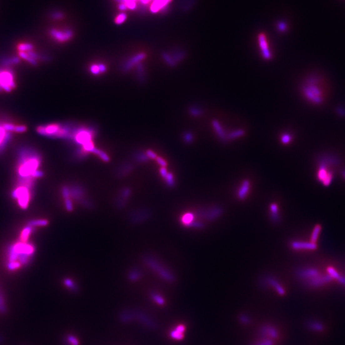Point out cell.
Returning <instances> with one entry per match:
<instances>
[{"label":"cell","mask_w":345,"mask_h":345,"mask_svg":"<svg viewBox=\"0 0 345 345\" xmlns=\"http://www.w3.org/2000/svg\"><path fill=\"white\" fill-rule=\"evenodd\" d=\"M316 80H312L303 88V92L307 99L315 104H320L323 100V94L321 89L314 84Z\"/></svg>","instance_id":"cell-4"},{"label":"cell","mask_w":345,"mask_h":345,"mask_svg":"<svg viewBox=\"0 0 345 345\" xmlns=\"http://www.w3.org/2000/svg\"><path fill=\"white\" fill-rule=\"evenodd\" d=\"M37 132L42 136L55 137L60 138H72V134H70V129L67 126L59 124H50L47 125H40L37 129Z\"/></svg>","instance_id":"cell-2"},{"label":"cell","mask_w":345,"mask_h":345,"mask_svg":"<svg viewBox=\"0 0 345 345\" xmlns=\"http://www.w3.org/2000/svg\"><path fill=\"white\" fill-rule=\"evenodd\" d=\"M328 173V171L327 170V167L325 166V164L322 163L321 164V166L319 168V170H318V173H317V178H318V180L320 182H322L323 181V180L327 176Z\"/></svg>","instance_id":"cell-31"},{"label":"cell","mask_w":345,"mask_h":345,"mask_svg":"<svg viewBox=\"0 0 345 345\" xmlns=\"http://www.w3.org/2000/svg\"><path fill=\"white\" fill-rule=\"evenodd\" d=\"M65 205L67 211L68 212H71L73 211V205L72 202L70 200V198H67L65 200Z\"/></svg>","instance_id":"cell-48"},{"label":"cell","mask_w":345,"mask_h":345,"mask_svg":"<svg viewBox=\"0 0 345 345\" xmlns=\"http://www.w3.org/2000/svg\"><path fill=\"white\" fill-rule=\"evenodd\" d=\"M21 264L19 262H16V261H13V262H10L9 263V265H8V268L11 270H13V269H15V268H19Z\"/></svg>","instance_id":"cell-55"},{"label":"cell","mask_w":345,"mask_h":345,"mask_svg":"<svg viewBox=\"0 0 345 345\" xmlns=\"http://www.w3.org/2000/svg\"><path fill=\"white\" fill-rule=\"evenodd\" d=\"M10 140V132H7L3 127V124L0 125V150L3 148Z\"/></svg>","instance_id":"cell-22"},{"label":"cell","mask_w":345,"mask_h":345,"mask_svg":"<svg viewBox=\"0 0 345 345\" xmlns=\"http://www.w3.org/2000/svg\"><path fill=\"white\" fill-rule=\"evenodd\" d=\"M150 296H151L152 298L154 300V301L157 304H158L159 305H164L165 304L164 299L160 295H159L158 293L153 292V293H151Z\"/></svg>","instance_id":"cell-37"},{"label":"cell","mask_w":345,"mask_h":345,"mask_svg":"<svg viewBox=\"0 0 345 345\" xmlns=\"http://www.w3.org/2000/svg\"><path fill=\"white\" fill-rule=\"evenodd\" d=\"M16 88L14 75L9 69H0V90L10 92Z\"/></svg>","instance_id":"cell-5"},{"label":"cell","mask_w":345,"mask_h":345,"mask_svg":"<svg viewBox=\"0 0 345 345\" xmlns=\"http://www.w3.org/2000/svg\"><path fill=\"white\" fill-rule=\"evenodd\" d=\"M322 228L321 226V225H320V224L315 225V226L314 227V228L312 231L311 235V242L317 244L318 240L319 235H320V232L322 231Z\"/></svg>","instance_id":"cell-29"},{"label":"cell","mask_w":345,"mask_h":345,"mask_svg":"<svg viewBox=\"0 0 345 345\" xmlns=\"http://www.w3.org/2000/svg\"><path fill=\"white\" fill-rule=\"evenodd\" d=\"M270 210L271 213L272 221L275 222H278L280 221V217L279 215L278 206L276 203H272L270 206Z\"/></svg>","instance_id":"cell-30"},{"label":"cell","mask_w":345,"mask_h":345,"mask_svg":"<svg viewBox=\"0 0 345 345\" xmlns=\"http://www.w3.org/2000/svg\"><path fill=\"white\" fill-rule=\"evenodd\" d=\"M297 275L299 277L304 279H311L319 275V272L315 268H304L299 270L297 272Z\"/></svg>","instance_id":"cell-16"},{"label":"cell","mask_w":345,"mask_h":345,"mask_svg":"<svg viewBox=\"0 0 345 345\" xmlns=\"http://www.w3.org/2000/svg\"><path fill=\"white\" fill-rule=\"evenodd\" d=\"M171 0H155L151 6V10L153 12H157L166 6Z\"/></svg>","instance_id":"cell-26"},{"label":"cell","mask_w":345,"mask_h":345,"mask_svg":"<svg viewBox=\"0 0 345 345\" xmlns=\"http://www.w3.org/2000/svg\"><path fill=\"white\" fill-rule=\"evenodd\" d=\"M146 57V55L145 53H140L136 56H134L132 58L129 59V61H127L124 66V70H129L131 68H132L133 66L136 65V63H139L143 59H144Z\"/></svg>","instance_id":"cell-18"},{"label":"cell","mask_w":345,"mask_h":345,"mask_svg":"<svg viewBox=\"0 0 345 345\" xmlns=\"http://www.w3.org/2000/svg\"><path fill=\"white\" fill-rule=\"evenodd\" d=\"M157 163L160 165V166L162 167V168H166L167 166L168 165V163L166 162V161L164 159H163L162 158L160 157H157Z\"/></svg>","instance_id":"cell-51"},{"label":"cell","mask_w":345,"mask_h":345,"mask_svg":"<svg viewBox=\"0 0 345 345\" xmlns=\"http://www.w3.org/2000/svg\"><path fill=\"white\" fill-rule=\"evenodd\" d=\"M50 35L52 38L59 42H65L70 39L72 37V32L70 29L59 30L57 29H52L50 30Z\"/></svg>","instance_id":"cell-11"},{"label":"cell","mask_w":345,"mask_h":345,"mask_svg":"<svg viewBox=\"0 0 345 345\" xmlns=\"http://www.w3.org/2000/svg\"><path fill=\"white\" fill-rule=\"evenodd\" d=\"M48 224V222L46 220H35L29 222V226H46Z\"/></svg>","instance_id":"cell-42"},{"label":"cell","mask_w":345,"mask_h":345,"mask_svg":"<svg viewBox=\"0 0 345 345\" xmlns=\"http://www.w3.org/2000/svg\"><path fill=\"white\" fill-rule=\"evenodd\" d=\"M146 155L148 157L149 159H157V155H156L153 151L150 150H146Z\"/></svg>","instance_id":"cell-54"},{"label":"cell","mask_w":345,"mask_h":345,"mask_svg":"<svg viewBox=\"0 0 345 345\" xmlns=\"http://www.w3.org/2000/svg\"><path fill=\"white\" fill-rule=\"evenodd\" d=\"M68 341L70 342V343L72 345H78L79 344L78 340L73 336H69L68 337Z\"/></svg>","instance_id":"cell-57"},{"label":"cell","mask_w":345,"mask_h":345,"mask_svg":"<svg viewBox=\"0 0 345 345\" xmlns=\"http://www.w3.org/2000/svg\"><path fill=\"white\" fill-rule=\"evenodd\" d=\"M195 216L192 213H186L182 217V222L185 225V226H187L190 224H191L193 221H194Z\"/></svg>","instance_id":"cell-32"},{"label":"cell","mask_w":345,"mask_h":345,"mask_svg":"<svg viewBox=\"0 0 345 345\" xmlns=\"http://www.w3.org/2000/svg\"><path fill=\"white\" fill-rule=\"evenodd\" d=\"M185 326L184 325H180L171 332L170 336L174 339L182 340L184 337V333L185 332Z\"/></svg>","instance_id":"cell-23"},{"label":"cell","mask_w":345,"mask_h":345,"mask_svg":"<svg viewBox=\"0 0 345 345\" xmlns=\"http://www.w3.org/2000/svg\"><path fill=\"white\" fill-rule=\"evenodd\" d=\"M307 327L314 331L322 332L323 331L324 326L322 323L317 321H309L307 323Z\"/></svg>","instance_id":"cell-28"},{"label":"cell","mask_w":345,"mask_h":345,"mask_svg":"<svg viewBox=\"0 0 345 345\" xmlns=\"http://www.w3.org/2000/svg\"><path fill=\"white\" fill-rule=\"evenodd\" d=\"M135 318L134 312L130 311H124L119 314V320L123 323H127L130 322Z\"/></svg>","instance_id":"cell-25"},{"label":"cell","mask_w":345,"mask_h":345,"mask_svg":"<svg viewBox=\"0 0 345 345\" xmlns=\"http://www.w3.org/2000/svg\"><path fill=\"white\" fill-rule=\"evenodd\" d=\"M92 153H94V154H96V155H98V156L104 162H109V156L105 153L104 152L100 150H99L97 148H94V150H93Z\"/></svg>","instance_id":"cell-35"},{"label":"cell","mask_w":345,"mask_h":345,"mask_svg":"<svg viewBox=\"0 0 345 345\" xmlns=\"http://www.w3.org/2000/svg\"><path fill=\"white\" fill-rule=\"evenodd\" d=\"M341 284H343V285H345V277H343V276H341L339 277V279L337 280Z\"/></svg>","instance_id":"cell-59"},{"label":"cell","mask_w":345,"mask_h":345,"mask_svg":"<svg viewBox=\"0 0 345 345\" xmlns=\"http://www.w3.org/2000/svg\"><path fill=\"white\" fill-rule=\"evenodd\" d=\"M168 173V172L167 171V170L165 168H161L160 169V174L161 176L162 177V178L164 179L165 178H166Z\"/></svg>","instance_id":"cell-56"},{"label":"cell","mask_w":345,"mask_h":345,"mask_svg":"<svg viewBox=\"0 0 345 345\" xmlns=\"http://www.w3.org/2000/svg\"><path fill=\"white\" fill-rule=\"evenodd\" d=\"M143 260L146 265L158 274L162 279L170 282H173L175 281V277L173 273L164 266L155 258L146 256L144 257Z\"/></svg>","instance_id":"cell-3"},{"label":"cell","mask_w":345,"mask_h":345,"mask_svg":"<svg viewBox=\"0 0 345 345\" xmlns=\"http://www.w3.org/2000/svg\"><path fill=\"white\" fill-rule=\"evenodd\" d=\"M134 157H135V159L136 160V161L139 162H145L148 161L150 159L146 154H143V153L137 154L136 155H135Z\"/></svg>","instance_id":"cell-41"},{"label":"cell","mask_w":345,"mask_h":345,"mask_svg":"<svg viewBox=\"0 0 345 345\" xmlns=\"http://www.w3.org/2000/svg\"><path fill=\"white\" fill-rule=\"evenodd\" d=\"M260 332L261 335L267 336L272 339L277 338L279 335L277 329L271 325H263L260 328Z\"/></svg>","instance_id":"cell-17"},{"label":"cell","mask_w":345,"mask_h":345,"mask_svg":"<svg viewBox=\"0 0 345 345\" xmlns=\"http://www.w3.org/2000/svg\"><path fill=\"white\" fill-rule=\"evenodd\" d=\"M222 210L219 206H215L209 209L201 210L198 212V215L203 219L208 221H213L221 216Z\"/></svg>","instance_id":"cell-9"},{"label":"cell","mask_w":345,"mask_h":345,"mask_svg":"<svg viewBox=\"0 0 345 345\" xmlns=\"http://www.w3.org/2000/svg\"><path fill=\"white\" fill-rule=\"evenodd\" d=\"M31 231H32V226H29L25 228L23 230V231H22L21 235V239L23 241H27L28 238L29 237V235H30Z\"/></svg>","instance_id":"cell-39"},{"label":"cell","mask_w":345,"mask_h":345,"mask_svg":"<svg viewBox=\"0 0 345 345\" xmlns=\"http://www.w3.org/2000/svg\"><path fill=\"white\" fill-rule=\"evenodd\" d=\"M26 127L22 125H16V129H15V132H17V133H23L26 132Z\"/></svg>","instance_id":"cell-52"},{"label":"cell","mask_w":345,"mask_h":345,"mask_svg":"<svg viewBox=\"0 0 345 345\" xmlns=\"http://www.w3.org/2000/svg\"><path fill=\"white\" fill-rule=\"evenodd\" d=\"M165 181H166V185L170 187H173L175 185V181L174 176L171 173H168L166 177L164 178Z\"/></svg>","instance_id":"cell-36"},{"label":"cell","mask_w":345,"mask_h":345,"mask_svg":"<svg viewBox=\"0 0 345 345\" xmlns=\"http://www.w3.org/2000/svg\"><path fill=\"white\" fill-rule=\"evenodd\" d=\"M64 283L66 285V286L70 288V290H72L73 292H77L78 290V287L76 286V284H74V282L70 279L68 278H67L64 280Z\"/></svg>","instance_id":"cell-38"},{"label":"cell","mask_w":345,"mask_h":345,"mask_svg":"<svg viewBox=\"0 0 345 345\" xmlns=\"http://www.w3.org/2000/svg\"><path fill=\"white\" fill-rule=\"evenodd\" d=\"M188 227L192 228H197V229H201L204 227V224L202 222H198V221H193L191 224H190Z\"/></svg>","instance_id":"cell-45"},{"label":"cell","mask_w":345,"mask_h":345,"mask_svg":"<svg viewBox=\"0 0 345 345\" xmlns=\"http://www.w3.org/2000/svg\"><path fill=\"white\" fill-rule=\"evenodd\" d=\"M79 203L81 204L83 207H85L89 209H92L94 207V203L91 200H89V199L86 198H84L83 199H82V200Z\"/></svg>","instance_id":"cell-40"},{"label":"cell","mask_w":345,"mask_h":345,"mask_svg":"<svg viewBox=\"0 0 345 345\" xmlns=\"http://www.w3.org/2000/svg\"><path fill=\"white\" fill-rule=\"evenodd\" d=\"M266 282H267L268 284L271 285V287H272L280 295H284L285 294V293H286V292H285V290L284 289V288L282 287V285L276 279H274L272 277H267L266 278Z\"/></svg>","instance_id":"cell-21"},{"label":"cell","mask_w":345,"mask_h":345,"mask_svg":"<svg viewBox=\"0 0 345 345\" xmlns=\"http://www.w3.org/2000/svg\"><path fill=\"white\" fill-rule=\"evenodd\" d=\"M342 176H343V177L345 178V171H343V173H342Z\"/></svg>","instance_id":"cell-60"},{"label":"cell","mask_w":345,"mask_h":345,"mask_svg":"<svg viewBox=\"0 0 345 345\" xmlns=\"http://www.w3.org/2000/svg\"><path fill=\"white\" fill-rule=\"evenodd\" d=\"M17 48L19 52H28L33 51V46L32 43H21L18 45Z\"/></svg>","instance_id":"cell-33"},{"label":"cell","mask_w":345,"mask_h":345,"mask_svg":"<svg viewBox=\"0 0 345 345\" xmlns=\"http://www.w3.org/2000/svg\"><path fill=\"white\" fill-rule=\"evenodd\" d=\"M93 136L94 131L92 129H81L73 133L72 138L74 139L78 144L84 146L87 144L92 143Z\"/></svg>","instance_id":"cell-6"},{"label":"cell","mask_w":345,"mask_h":345,"mask_svg":"<svg viewBox=\"0 0 345 345\" xmlns=\"http://www.w3.org/2000/svg\"><path fill=\"white\" fill-rule=\"evenodd\" d=\"M132 194V190L129 187H124L119 192L115 200V205L117 208L122 209L126 206L128 200Z\"/></svg>","instance_id":"cell-10"},{"label":"cell","mask_w":345,"mask_h":345,"mask_svg":"<svg viewBox=\"0 0 345 345\" xmlns=\"http://www.w3.org/2000/svg\"><path fill=\"white\" fill-rule=\"evenodd\" d=\"M254 345H274V342L271 339H266Z\"/></svg>","instance_id":"cell-49"},{"label":"cell","mask_w":345,"mask_h":345,"mask_svg":"<svg viewBox=\"0 0 345 345\" xmlns=\"http://www.w3.org/2000/svg\"><path fill=\"white\" fill-rule=\"evenodd\" d=\"M327 272L328 273V275H329L332 279L338 280L341 277L339 273L334 268V267L332 266H329L327 268Z\"/></svg>","instance_id":"cell-34"},{"label":"cell","mask_w":345,"mask_h":345,"mask_svg":"<svg viewBox=\"0 0 345 345\" xmlns=\"http://www.w3.org/2000/svg\"><path fill=\"white\" fill-rule=\"evenodd\" d=\"M29 194L28 186L23 185L17 188L13 192V197L18 200V203L21 207L26 208L29 201Z\"/></svg>","instance_id":"cell-8"},{"label":"cell","mask_w":345,"mask_h":345,"mask_svg":"<svg viewBox=\"0 0 345 345\" xmlns=\"http://www.w3.org/2000/svg\"><path fill=\"white\" fill-rule=\"evenodd\" d=\"M333 180V173L331 171H328L327 176L323 180V181L322 182L323 185L325 186H328L331 184Z\"/></svg>","instance_id":"cell-43"},{"label":"cell","mask_w":345,"mask_h":345,"mask_svg":"<svg viewBox=\"0 0 345 345\" xmlns=\"http://www.w3.org/2000/svg\"><path fill=\"white\" fill-rule=\"evenodd\" d=\"M134 169V167L130 164H125L119 167L116 171V176L117 178H124L127 176Z\"/></svg>","instance_id":"cell-20"},{"label":"cell","mask_w":345,"mask_h":345,"mask_svg":"<svg viewBox=\"0 0 345 345\" xmlns=\"http://www.w3.org/2000/svg\"><path fill=\"white\" fill-rule=\"evenodd\" d=\"M134 312L135 318L138 319L141 323L151 329H154L156 328V324L154 321L150 318L145 314L140 311H134Z\"/></svg>","instance_id":"cell-14"},{"label":"cell","mask_w":345,"mask_h":345,"mask_svg":"<svg viewBox=\"0 0 345 345\" xmlns=\"http://www.w3.org/2000/svg\"><path fill=\"white\" fill-rule=\"evenodd\" d=\"M40 160V157L32 150L24 149L20 152L18 173L27 184H30L31 178L37 171Z\"/></svg>","instance_id":"cell-1"},{"label":"cell","mask_w":345,"mask_h":345,"mask_svg":"<svg viewBox=\"0 0 345 345\" xmlns=\"http://www.w3.org/2000/svg\"><path fill=\"white\" fill-rule=\"evenodd\" d=\"M142 276V272L138 268H132L128 274V279L131 282L138 281Z\"/></svg>","instance_id":"cell-27"},{"label":"cell","mask_w":345,"mask_h":345,"mask_svg":"<svg viewBox=\"0 0 345 345\" xmlns=\"http://www.w3.org/2000/svg\"><path fill=\"white\" fill-rule=\"evenodd\" d=\"M70 197L79 203L82 199L85 198V190L81 185L76 184L69 187Z\"/></svg>","instance_id":"cell-12"},{"label":"cell","mask_w":345,"mask_h":345,"mask_svg":"<svg viewBox=\"0 0 345 345\" xmlns=\"http://www.w3.org/2000/svg\"><path fill=\"white\" fill-rule=\"evenodd\" d=\"M90 71L94 75L99 74L100 73V69H99V65L98 64L92 65L90 67Z\"/></svg>","instance_id":"cell-50"},{"label":"cell","mask_w":345,"mask_h":345,"mask_svg":"<svg viewBox=\"0 0 345 345\" xmlns=\"http://www.w3.org/2000/svg\"><path fill=\"white\" fill-rule=\"evenodd\" d=\"M259 43L260 45V48L263 51V56L266 59H270L271 58V54L270 53L268 49V46L265 36L263 34H261L259 36Z\"/></svg>","instance_id":"cell-24"},{"label":"cell","mask_w":345,"mask_h":345,"mask_svg":"<svg viewBox=\"0 0 345 345\" xmlns=\"http://www.w3.org/2000/svg\"><path fill=\"white\" fill-rule=\"evenodd\" d=\"M152 215V212L148 208H139L130 214L129 221L133 224H138L147 221Z\"/></svg>","instance_id":"cell-7"},{"label":"cell","mask_w":345,"mask_h":345,"mask_svg":"<svg viewBox=\"0 0 345 345\" xmlns=\"http://www.w3.org/2000/svg\"><path fill=\"white\" fill-rule=\"evenodd\" d=\"M250 187H251V183L248 180H245L242 182L237 192V196L238 199L242 200L246 198L247 195L249 192Z\"/></svg>","instance_id":"cell-19"},{"label":"cell","mask_w":345,"mask_h":345,"mask_svg":"<svg viewBox=\"0 0 345 345\" xmlns=\"http://www.w3.org/2000/svg\"><path fill=\"white\" fill-rule=\"evenodd\" d=\"M239 320L243 324H249L251 322V318L247 314H242L239 317Z\"/></svg>","instance_id":"cell-44"},{"label":"cell","mask_w":345,"mask_h":345,"mask_svg":"<svg viewBox=\"0 0 345 345\" xmlns=\"http://www.w3.org/2000/svg\"><path fill=\"white\" fill-rule=\"evenodd\" d=\"M126 19V15L124 13H120L115 19V23L116 24H122Z\"/></svg>","instance_id":"cell-46"},{"label":"cell","mask_w":345,"mask_h":345,"mask_svg":"<svg viewBox=\"0 0 345 345\" xmlns=\"http://www.w3.org/2000/svg\"><path fill=\"white\" fill-rule=\"evenodd\" d=\"M292 140V137L288 134H284L282 136L281 140L282 143L284 144H288Z\"/></svg>","instance_id":"cell-53"},{"label":"cell","mask_w":345,"mask_h":345,"mask_svg":"<svg viewBox=\"0 0 345 345\" xmlns=\"http://www.w3.org/2000/svg\"><path fill=\"white\" fill-rule=\"evenodd\" d=\"M192 140V135L190 134H187L185 135V140L187 143H189Z\"/></svg>","instance_id":"cell-58"},{"label":"cell","mask_w":345,"mask_h":345,"mask_svg":"<svg viewBox=\"0 0 345 345\" xmlns=\"http://www.w3.org/2000/svg\"><path fill=\"white\" fill-rule=\"evenodd\" d=\"M62 196L63 198L67 199L70 198V189L69 187L67 186H64L62 188Z\"/></svg>","instance_id":"cell-47"},{"label":"cell","mask_w":345,"mask_h":345,"mask_svg":"<svg viewBox=\"0 0 345 345\" xmlns=\"http://www.w3.org/2000/svg\"><path fill=\"white\" fill-rule=\"evenodd\" d=\"M291 247L295 250H315L317 249L318 246L311 242L293 241L291 244Z\"/></svg>","instance_id":"cell-13"},{"label":"cell","mask_w":345,"mask_h":345,"mask_svg":"<svg viewBox=\"0 0 345 345\" xmlns=\"http://www.w3.org/2000/svg\"><path fill=\"white\" fill-rule=\"evenodd\" d=\"M332 278L329 275H324V276H320V274L315 277L314 278H312L311 279L308 280V284L312 287H320L322 285L328 283L332 281Z\"/></svg>","instance_id":"cell-15"}]
</instances>
